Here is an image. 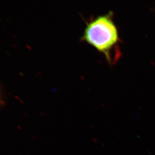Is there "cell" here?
<instances>
[{"label": "cell", "mask_w": 155, "mask_h": 155, "mask_svg": "<svg viewBox=\"0 0 155 155\" xmlns=\"http://www.w3.org/2000/svg\"><path fill=\"white\" fill-rule=\"evenodd\" d=\"M82 39L103 54L109 64L117 61L120 54L118 48L120 38L111 12L88 23Z\"/></svg>", "instance_id": "1"}, {"label": "cell", "mask_w": 155, "mask_h": 155, "mask_svg": "<svg viewBox=\"0 0 155 155\" xmlns=\"http://www.w3.org/2000/svg\"><path fill=\"white\" fill-rule=\"evenodd\" d=\"M5 98L4 93V91L2 89L1 85H0V107H1L2 106L4 105L5 103Z\"/></svg>", "instance_id": "2"}]
</instances>
